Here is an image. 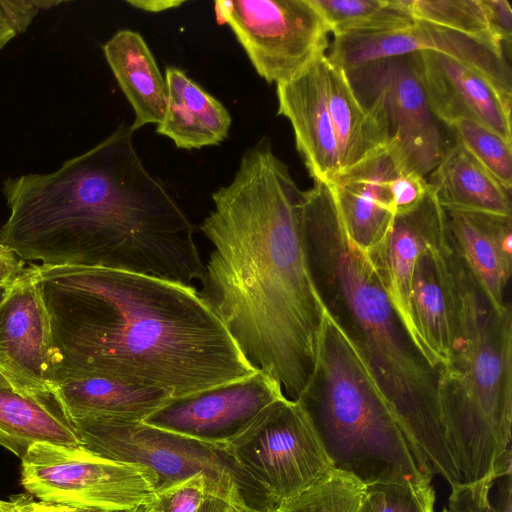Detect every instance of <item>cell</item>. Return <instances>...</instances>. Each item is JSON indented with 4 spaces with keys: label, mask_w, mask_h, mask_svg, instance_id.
Listing matches in <instances>:
<instances>
[{
    "label": "cell",
    "mask_w": 512,
    "mask_h": 512,
    "mask_svg": "<svg viewBox=\"0 0 512 512\" xmlns=\"http://www.w3.org/2000/svg\"><path fill=\"white\" fill-rule=\"evenodd\" d=\"M490 25L504 46L512 37V8L507 0H483Z\"/></svg>",
    "instance_id": "36"
},
{
    "label": "cell",
    "mask_w": 512,
    "mask_h": 512,
    "mask_svg": "<svg viewBox=\"0 0 512 512\" xmlns=\"http://www.w3.org/2000/svg\"><path fill=\"white\" fill-rule=\"evenodd\" d=\"M21 495L9 501L0 500V512H18Z\"/></svg>",
    "instance_id": "41"
},
{
    "label": "cell",
    "mask_w": 512,
    "mask_h": 512,
    "mask_svg": "<svg viewBox=\"0 0 512 512\" xmlns=\"http://www.w3.org/2000/svg\"><path fill=\"white\" fill-rule=\"evenodd\" d=\"M450 128L455 132L456 138L497 181L511 191L512 143L507 142L483 125L470 120H458Z\"/></svg>",
    "instance_id": "31"
},
{
    "label": "cell",
    "mask_w": 512,
    "mask_h": 512,
    "mask_svg": "<svg viewBox=\"0 0 512 512\" xmlns=\"http://www.w3.org/2000/svg\"><path fill=\"white\" fill-rule=\"evenodd\" d=\"M446 220V211L429 188L417 206L395 213L385 234L364 252L411 337L409 297L414 266Z\"/></svg>",
    "instance_id": "18"
},
{
    "label": "cell",
    "mask_w": 512,
    "mask_h": 512,
    "mask_svg": "<svg viewBox=\"0 0 512 512\" xmlns=\"http://www.w3.org/2000/svg\"><path fill=\"white\" fill-rule=\"evenodd\" d=\"M334 37L387 33L416 20L400 0H311Z\"/></svg>",
    "instance_id": "27"
},
{
    "label": "cell",
    "mask_w": 512,
    "mask_h": 512,
    "mask_svg": "<svg viewBox=\"0 0 512 512\" xmlns=\"http://www.w3.org/2000/svg\"><path fill=\"white\" fill-rule=\"evenodd\" d=\"M229 512H277V509L267 510V511H256V510L234 509V508L230 507Z\"/></svg>",
    "instance_id": "44"
},
{
    "label": "cell",
    "mask_w": 512,
    "mask_h": 512,
    "mask_svg": "<svg viewBox=\"0 0 512 512\" xmlns=\"http://www.w3.org/2000/svg\"><path fill=\"white\" fill-rule=\"evenodd\" d=\"M374 512H435L432 478L414 483L376 484L367 487Z\"/></svg>",
    "instance_id": "32"
},
{
    "label": "cell",
    "mask_w": 512,
    "mask_h": 512,
    "mask_svg": "<svg viewBox=\"0 0 512 512\" xmlns=\"http://www.w3.org/2000/svg\"><path fill=\"white\" fill-rule=\"evenodd\" d=\"M283 396L277 382L257 371L243 379L171 398L143 422L203 442L229 444Z\"/></svg>",
    "instance_id": "12"
},
{
    "label": "cell",
    "mask_w": 512,
    "mask_h": 512,
    "mask_svg": "<svg viewBox=\"0 0 512 512\" xmlns=\"http://www.w3.org/2000/svg\"><path fill=\"white\" fill-rule=\"evenodd\" d=\"M297 401L333 467L366 487L433 478L353 346L326 312L316 365Z\"/></svg>",
    "instance_id": "6"
},
{
    "label": "cell",
    "mask_w": 512,
    "mask_h": 512,
    "mask_svg": "<svg viewBox=\"0 0 512 512\" xmlns=\"http://www.w3.org/2000/svg\"><path fill=\"white\" fill-rule=\"evenodd\" d=\"M53 393L70 420L111 417L144 421L173 398L162 389L105 378L60 383Z\"/></svg>",
    "instance_id": "25"
},
{
    "label": "cell",
    "mask_w": 512,
    "mask_h": 512,
    "mask_svg": "<svg viewBox=\"0 0 512 512\" xmlns=\"http://www.w3.org/2000/svg\"><path fill=\"white\" fill-rule=\"evenodd\" d=\"M326 54L293 78L276 84L277 115L291 124L297 151L314 181L330 183L340 172L326 93Z\"/></svg>",
    "instance_id": "17"
},
{
    "label": "cell",
    "mask_w": 512,
    "mask_h": 512,
    "mask_svg": "<svg viewBox=\"0 0 512 512\" xmlns=\"http://www.w3.org/2000/svg\"><path fill=\"white\" fill-rule=\"evenodd\" d=\"M9 285H0V303H1L3 297H4L5 293H6L7 288H8Z\"/></svg>",
    "instance_id": "45"
},
{
    "label": "cell",
    "mask_w": 512,
    "mask_h": 512,
    "mask_svg": "<svg viewBox=\"0 0 512 512\" xmlns=\"http://www.w3.org/2000/svg\"><path fill=\"white\" fill-rule=\"evenodd\" d=\"M21 484L40 501L121 512L153 502L157 478L142 465L81 447L38 443L21 458Z\"/></svg>",
    "instance_id": "9"
},
{
    "label": "cell",
    "mask_w": 512,
    "mask_h": 512,
    "mask_svg": "<svg viewBox=\"0 0 512 512\" xmlns=\"http://www.w3.org/2000/svg\"><path fill=\"white\" fill-rule=\"evenodd\" d=\"M395 213L404 212L417 206L426 196L429 186L425 177L398 173L389 183Z\"/></svg>",
    "instance_id": "35"
},
{
    "label": "cell",
    "mask_w": 512,
    "mask_h": 512,
    "mask_svg": "<svg viewBox=\"0 0 512 512\" xmlns=\"http://www.w3.org/2000/svg\"><path fill=\"white\" fill-rule=\"evenodd\" d=\"M33 267L50 320L53 387L105 378L175 398L259 371L195 287L106 268Z\"/></svg>",
    "instance_id": "2"
},
{
    "label": "cell",
    "mask_w": 512,
    "mask_h": 512,
    "mask_svg": "<svg viewBox=\"0 0 512 512\" xmlns=\"http://www.w3.org/2000/svg\"><path fill=\"white\" fill-rule=\"evenodd\" d=\"M24 269V261L0 243V285L11 284Z\"/></svg>",
    "instance_id": "37"
},
{
    "label": "cell",
    "mask_w": 512,
    "mask_h": 512,
    "mask_svg": "<svg viewBox=\"0 0 512 512\" xmlns=\"http://www.w3.org/2000/svg\"><path fill=\"white\" fill-rule=\"evenodd\" d=\"M453 247L484 295L504 308L512 273V215L446 211Z\"/></svg>",
    "instance_id": "20"
},
{
    "label": "cell",
    "mask_w": 512,
    "mask_h": 512,
    "mask_svg": "<svg viewBox=\"0 0 512 512\" xmlns=\"http://www.w3.org/2000/svg\"><path fill=\"white\" fill-rule=\"evenodd\" d=\"M450 248L446 220L416 260L409 297L413 340L439 374L449 361L452 343L454 300Z\"/></svg>",
    "instance_id": "16"
},
{
    "label": "cell",
    "mask_w": 512,
    "mask_h": 512,
    "mask_svg": "<svg viewBox=\"0 0 512 512\" xmlns=\"http://www.w3.org/2000/svg\"><path fill=\"white\" fill-rule=\"evenodd\" d=\"M105 59L135 113L131 128L159 124L165 114L167 89L157 62L142 35L117 31L103 46Z\"/></svg>",
    "instance_id": "24"
},
{
    "label": "cell",
    "mask_w": 512,
    "mask_h": 512,
    "mask_svg": "<svg viewBox=\"0 0 512 512\" xmlns=\"http://www.w3.org/2000/svg\"><path fill=\"white\" fill-rule=\"evenodd\" d=\"M230 507L223 500L208 496L198 512H229Z\"/></svg>",
    "instance_id": "40"
},
{
    "label": "cell",
    "mask_w": 512,
    "mask_h": 512,
    "mask_svg": "<svg viewBox=\"0 0 512 512\" xmlns=\"http://www.w3.org/2000/svg\"><path fill=\"white\" fill-rule=\"evenodd\" d=\"M302 197L265 136L212 194L199 226L213 245L200 298L251 365L293 401L313 374L325 315L304 251Z\"/></svg>",
    "instance_id": "1"
},
{
    "label": "cell",
    "mask_w": 512,
    "mask_h": 512,
    "mask_svg": "<svg viewBox=\"0 0 512 512\" xmlns=\"http://www.w3.org/2000/svg\"><path fill=\"white\" fill-rule=\"evenodd\" d=\"M214 10L270 84L293 78L330 45V29L311 0H218Z\"/></svg>",
    "instance_id": "10"
},
{
    "label": "cell",
    "mask_w": 512,
    "mask_h": 512,
    "mask_svg": "<svg viewBox=\"0 0 512 512\" xmlns=\"http://www.w3.org/2000/svg\"><path fill=\"white\" fill-rule=\"evenodd\" d=\"M442 512H447V509H446V508H443Z\"/></svg>",
    "instance_id": "46"
},
{
    "label": "cell",
    "mask_w": 512,
    "mask_h": 512,
    "mask_svg": "<svg viewBox=\"0 0 512 512\" xmlns=\"http://www.w3.org/2000/svg\"><path fill=\"white\" fill-rule=\"evenodd\" d=\"M433 51L469 66L512 97V73L504 52L454 30L424 21L405 29L334 37L328 59L348 70L377 59Z\"/></svg>",
    "instance_id": "13"
},
{
    "label": "cell",
    "mask_w": 512,
    "mask_h": 512,
    "mask_svg": "<svg viewBox=\"0 0 512 512\" xmlns=\"http://www.w3.org/2000/svg\"><path fill=\"white\" fill-rule=\"evenodd\" d=\"M167 105L156 133L169 138L179 149H201L221 144L229 134L231 115L182 69L165 70Z\"/></svg>",
    "instance_id": "21"
},
{
    "label": "cell",
    "mask_w": 512,
    "mask_h": 512,
    "mask_svg": "<svg viewBox=\"0 0 512 512\" xmlns=\"http://www.w3.org/2000/svg\"><path fill=\"white\" fill-rule=\"evenodd\" d=\"M126 2L134 8L153 13L178 8L185 3L183 0H128Z\"/></svg>",
    "instance_id": "39"
},
{
    "label": "cell",
    "mask_w": 512,
    "mask_h": 512,
    "mask_svg": "<svg viewBox=\"0 0 512 512\" xmlns=\"http://www.w3.org/2000/svg\"><path fill=\"white\" fill-rule=\"evenodd\" d=\"M302 238L324 311L353 346L374 386L431 474L461 481L446 439L439 371L412 339L364 251L350 239L332 188L303 191Z\"/></svg>",
    "instance_id": "4"
},
{
    "label": "cell",
    "mask_w": 512,
    "mask_h": 512,
    "mask_svg": "<svg viewBox=\"0 0 512 512\" xmlns=\"http://www.w3.org/2000/svg\"><path fill=\"white\" fill-rule=\"evenodd\" d=\"M426 96L439 122H477L512 143L511 100L475 69L433 51L412 53Z\"/></svg>",
    "instance_id": "15"
},
{
    "label": "cell",
    "mask_w": 512,
    "mask_h": 512,
    "mask_svg": "<svg viewBox=\"0 0 512 512\" xmlns=\"http://www.w3.org/2000/svg\"><path fill=\"white\" fill-rule=\"evenodd\" d=\"M123 123L49 173L7 178L0 243L22 261L127 271L194 287L204 264L194 225L145 167Z\"/></svg>",
    "instance_id": "3"
},
{
    "label": "cell",
    "mask_w": 512,
    "mask_h": 512,
    "mask_svg": "<svg viewBox=\"0 0 512 512\" xmlns=\"http://www.w3.org/2000/svg\"><path fill=\"white\" fill-rule=\"evenodd\" d=\"M51 349L50 320L32 265L0 303V373L19 390L54 394Z\"/></svg>",
    "instance_id": "14"
},
{
    "label": "cell",
    "mask_w": 512,
    "mask_h": 512,
    "mask_svg": "<svg viewBox=\"0 0 512 512\" xmlns=\"http://www.w3.org/2000/svg\"><path fill=\"white\" fill-rule=\"evenodd\" d=\"M445 211L512 215L509 190L456 138L426 179Z\"/></svg>",
    "instance_id": "23"
},
{
    "label": "cell",
    "mask_w": 512,
    "mask_h": 512,
    "mask_svg": "<svg viewBox=\"0 0 512 512\" xmlns=\"http://www.w3.org/2000/svg\"><path fill=\"white\" fill-rule=\"evenodd\" d=\"M344 71L358 99L379 123L398 171L430 174L446 145L413 54L377 59Z\"/></svg>",
    "instance_id": "8"
},
{
    "label": "cell",
    "mask_w": 512,
    "mask_h": 512,
    "mask_svg": "<svg viewBox=\"0 0 512 512\" xmlns=\"http://www.w3.org/2000/svg\"><path fill=\"white\" fill-rule=\"evenodd\" d=\"M228 445L277 506L334 468L300 403L285 396Z\"/></svg>",
    "instance_id": "11"
},
{
    "label": "cell",
    "mask_w": 512,
    "mask_h": 512,
    "mask_svg": "<svg viewBox=\"0 0 512 512\" xmlns=\"http://www.w3.org/2000/svg\"><path fill=\"white\" fill-rule=\"evenodd\" d=\"M447 512H512V462L475 482L451 486Z\"/></svg>",
    "instance_id": "30"
},
{
    "label": "cell",
    "mask_w": 512,
    "mask_h": 512,
    "mask_svg": "<svg viewBox=\"0 0 512 512\" xmlns=\"http://www.w3.org/2000/svg\"><path fill=\"white\" fill-rule=\"evenodd\" d=\"M208 496L204 477L196 475L157 492L154 503L159 512H198Z\"/></svg>",
    "instance_id": "34"
},
{
    "label": "cell",
    "mask_w": 512,
    "mask_h": 512,
    "mask_svg": "<svg viewBox=\"0 0 512 512\" xmlns=\"http://www.w3.org/2000/svg\"><path fill=\"white\" fill-rule=\"evenodd\" d=\"M398 173L385 150L328 183L347 234L364 252L385 234L395 216L389 183Z\"/></svg>",
    "instance_id": "19"
},
{
    "label": "cell",
    "mask_w": 512,
    "mask_h": 512,
    "mask_svg": "<svg viewBox=\"0 0 512 512\" xmlns=\"http://www.w3.org/2000/svg\"><path fill=\"white\" fill-rule=\"evenodd\" d=\"M38 443L80 447L72 421L54 394L19 390L0 373V445L21 459Z\"/></svg>",
    "instance_id": "22"
},
{
    "label": "cell",
    "mask_w": 512,
    "mask_h": 512,
    "mask_svg": "<svg viewBox=\"0 0 512 512\" xmlns=\"http://www.w3.org/2000/svg\"><path fill=\"white\" fill-rule=\"evenodd\" d=\"M449 264L454 319L439 401L461 481L475 482L512 461V309L490 303L452 241Z\"/></svg>",
    "instance_id": "5"
},
{
    "label": "cell",
    "mask_w": 512,
    "mask_h": 512,
    "mask_svg": "<svg viewBox=\"0 0 512 512\" xmlns=\"http://www.w3.org/2000/svg\"><path fill=\"white\" fill-rule=\"evenodd\" d=\"M359 512H374L373 510V507L369 501V499L367 498V491H366V496L362 502V505L359 509Z\"/></svg>",
    "instance_id": "43"
},
{
    "label": "cell",
    "mask_w": 512,
    "mask_h": 512,
    "mask_svg": "<svg viewBox=\"0 0 512 512\" xmlns=\"http://www.w3.org/2000/svg\"><path fill=\"white\" fill-rule=\"evenodd\" d=\"M121 512H159V511L157 510L156 505L153 501L151 503L142 504V505L136 506L132 509H129L126 511H121Z\"/></svg>",
    "instance_id": "42"
},
{
    "label": "cell",
    "mask_w": 512,
    "mask_h": 512,
    "mask_svg": "<svg viewBox=\"0 0 512 512\" xmlns=\"http://www.w3.org/2000/svg\"><path fill=\"white\" fill-rule=\"evenodd\" d=\"M325 77L328 108L342 172L385 151L386 138L372 112L358 99L346 72L328 57Z\"/></svg>",
    "instance_id": "26"
},
{
    "label": "cell",
    "mask_w": 512,
    "mask_h": 512,
    "mask_svg": "<svg viewBox=\"0 0 512 512\" xmlns=\"http://www.w3.org/2000/svg\"><path fill=\"white\" fill-rule=\"evenodd\" d=\"M61 1L0 0V49L24 33L44 9Z\"/></svg>",
    "instance_id": "33"
},
{
    "label": "cell",
    "mask_w": 512,
    "mask_h": 512,
    "mask_svg": "<svg viewBox=\"0 0 512 512\" xmlns=\"http://www.w3.org/2000/svg\"><path fill=\"white\" fill-rule=\"evenodd\" d=\"M18 512H104L89 508H80L69 505L35 502L31 496L21 495Z\"/></svg>",
    "instance_id": "38"
},
{
    "label": "cell",
    "mask_w": 512,
    "mask_h": 512,
    "mask_svg": "<svg viewBox=\"0 0 512 512\" xmlns=\"http://www.w3.org/2000/svg\"><path fill=\"white\" fill-rule=\"evenodd\" d=\"M415 20L442 26L504 52L483 0H400Z\"/></svg>",
    "instance_id": "28"
},
{
    "label": "cell",
    "mask_w": 512,
    "mask_h": 512,
    "mask_svg": "<svg viewBox=\"0 0 512 512\" xmlns=\"http://www.w3.org/2000/svg\"><path fill=\"white\" fill-rule=\"evenodd\" d=\"M367 487L354 476L333 468L277 512H359Z\"/></svg>",
    "instance_id": "29"
},
{
    "label": "cell",
    "mask_w": 512,
    "mask_h": 512,
    "mask_svg": "<svg viewBox=\"0 0 512 512\" xmlns=\"http://www.w3.org/2000/svg\"><path fill=\"white\" fill-rule=\"evenodd\" d=\"M80 447L101 457L142 465L157 478L156 493L202 475L209 496L234 509L278 508L268 490L237 460L228 444L111 417L71 419Z\"/></svg>",
    "instance_id": "7"
}]
</instances>
